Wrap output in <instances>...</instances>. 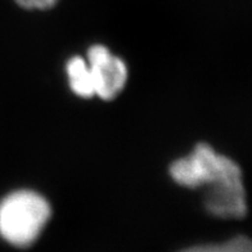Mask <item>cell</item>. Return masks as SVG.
I'll return each instance as SVG.
<instances>
[{
    "mask_svg": "<svg viewBox=\"0 0 252 252\" xmlns=\"http://www.w3.org/2000/svg\"><path fill=\"white\" fill-rule=\"evenodd\" d=\"M170 174L180 186H206L205 206L210 214L219 218H243L247 213L241 167L205 143L197 144L190 155L175 161L170 166Z\"/></svg>",
    "mask_w": 252,
    "mask_h": 252,
    "instance_id": "1",
    "label": "cell"
},
{
    "mask_svg": "<svg viewBox=\"0 0 252 252\" xmlns=\"http://www.w3.org/2000/svg\"><path fill=\"white\" fill-rule=\"evenodd\" d=\"M50 218L47 199L32 190H18L0 203V236L10 245L29 247Z\"/></svg>",
    "mask_w": 252,
    "mask_h": 252,
    "instance_id": "2",
    "label": "cell"
},
{
    "mask_svg": "<svg viewBox=\"0 0 252 252\" xmlns=\"http://www.w3.org/2000/svg\"><path fill=\"white\" fill-rule=\"evenodd\" d=\"M88 68L93 81L94 95L104 100L113 99L125 87L127 68L103 45H93L88 52Z\"/></svg>",
    "mask_w": 252,
    "mask_h": 252,
    "instance_id": "3",
    "label": "cell"
},
{
    "mask_svg": "<svg viewBox=\"0 0 252 252\" xmlns=\"http://www.w3.org/2000/svg\"><path fill=\"white\" fill-rule=\"evenodd\" d=\"M67 75L73 93L83 98H90L94 95L93 81L90 77L87 61H84L81 57L71 58L67 62Z\"/></svg>",
    "mask_w": 252,
    "mask_h": 252,
    "instance_id": "4",
    "label": "cell"
},
{
    "mask_svg": "<svg viewBox=\"0 0 252 252\" xmlns=\"http://www.w3.org/2000/svg\"><path fill=\"white\" fill-rule=\"evenodd\" d=\"M182 252H252V245L247 237H236L228 242L190 247Z\"/></svg>",
    "mask_w": 252,
    "mask_h": 252,
    "instance_id": "5",
    "label": "cell"
},
{
    "mask_svg": "<svg viewBox=\"0 0 252 252\" xmlns=\"http://www.w3.org/2000/svg\"><path fill=\"white\" fill-rule=\"evenodd\" d=\"M18 5L26 9H49L58 0H14Z\"/></svg>",
    "mask_w": 252,
    "mask_h": 252,
    "instance_id": "6",
    "label": "cell"
}]
</instances>
